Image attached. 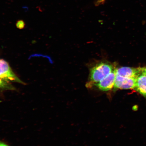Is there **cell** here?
Returning <instances> with one entry per match:
<instances>
[{
  "instance_id": "obj_6",
  "label": "cell",
  "mask_w": 146,
  "mask_h": 146,
  "mask_svg": "<svg viewBox=\"0 0 146 146\" xmlns=\"http://www.w3.org/2000/svg\"><path fill=\"white\" fill-rule=\"evenodd\" d=\"M134 89L146 98V76L141 74L137 78Z\"/></svg>"
},
{
  "instance_id": "obj_10",
  "label": "cell",
  "mask_w": 146,
  "mask_h": 146,
  "mask_svg": "<svg viewBox=\"0 0 146 146\" xmlns=\"http://www.w3.org/2000/svg\"><path fill=\"white\" fill-rule=\"evenodd\" d=\"M141 74L146 76V68H140Z\"/></svg>"
},
{
  "instance_id": "obj_4",
  "label": "cell",
  "mask_w": 146,
  "mask_h": 146,
  "mask_svg": "<svg viewBox=\"0 0 146 146\" xmlns=\"http://www.w3.org/2000/svg\"><path fill=\"white\" fill-rule=\"evenodd\" d=\"M116 69L95 85L100 90L107 91L114 87L116 79Z\"/></svg>"
},
{
  "instance_id": "obj_9",
  "label": "cell",
  "mask_w": 146,
  "mask_h": 146,
  "mask_svg": "<svg viewBox=\"0 0 146 146\" xmlns=\"http://www.w3.org/2000/svg\"><path fill=\"white\" fill-rule=\"evenodd\" d=\"M106 0H98L96 3V5L98 6V5L103 4L104 3Z\"/></svg>"
},
{
  "instance_id": "obj_3",
  "label": "cell",
  "mask_w": 146,
  "mask_h": 146,
  "mask_svg": "<svg viewBox=\"0 0 146 146\" xmlns=\"http://www.w3.org/2000/svg\"><path fill=\"white\" fill-rule=\"evenodd\" d=\"M136 78L116 76L114 88L120 89H134L136 86Z\"/></svg>"
},
{
  "instance_id": "obj_11",
  "label": "cell",
  "mask_w": 146,
  "mask_h": 146,
  "mask_svg": "<svg viewBox=\"0 0 146 146\" xmlns=\"http://www.w3.org/2000/svg\"><path fill=\"white\" fill-rule=\"evenodd\" d=\"M0 146H9L3 142L0 141Z\"/></svg>"
},
{
  "instance_id": "obj_2",
  "label": "cell",
  "mask_w": 146,
  "mask_h": 146,
  "mask_svg": "<svg viewBox=\"0 0 146 146\" xmlns=\"http://www.w3.org/2000/svg\"><path fill=\"white\" fill-rule=\"evenodd\" d=\"M0 78L4 81L24 84L14 74L7 62L0 60Z\"/></svg>"
},
{
  "instance_id": "obj_1",
  "label": "cell",
  "mask_w": 146,
  "mask_h": 146,
  "mask_svg": "<svg viewBox=\"0 0 146 146\" xmlns=\"http://www.w3.org/2000/svg\"><path fill=\"white\" fill-rule=\"evenodd\" d=\"M115 69L113 65L109 62H101L97 64L90 70L87 86H91L98 83Z\"/></svg>"
},
{
  "instance_id": "obj_8",
  "label": "cell",
  "mask_w": 146,
  "mask_h": 146,
  "mask_svg": "<svg viewBox=\"0 0 146 146\" xmlns=\"http://www.w3.org/2000/svg\"><path fill=\"white\" fill-rule=\"evenodd\" d=\"M25 26V22L22 20H18L16 23V27L19 29H22L24 28Z\"/></svg>"
},
{
  "instance_id": "obj_7",
  "label": "cell",
  "mask_w": 146,
  "mask_h": 146,
  "mask_svg": "<svg viewBox=\"0 0 146 146\" xmlns=\"http://www.w3.org/2000/svg\"><path fill=\"white\" fill-rule=\"evenodd\" d=\"M0 89L14 90L15 88L8 82L4 81L0 78Z\"/></svg>"
},
{
  "instance_id": "obj_5",
  "label": "cell",
  "mask_w": 146,
  "mask_h": 146,
  "mask_svg": "<svg viewBox=\"0 0 146 146\" xmlns=\"http://www.w3.org/2000/svg\"><path fill=\"white\" fill-rule=\"evenodd\" d=\"M140 68L123 67L116 69V76L125 78H137L141 74Z\"/></svg>"
}]
</instances>
